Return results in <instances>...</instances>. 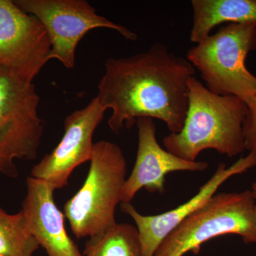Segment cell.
Instances as JSON below:
<instances>
[{
	"label": "cell",
	"mask_w": 256,
	"mask_h": 256,
	"mask_svg": "<svg viewBox=\"0 0 256 256\" xmlns=\"http://www.w3.org/2000/svg\"><path fill=\"white\" fill-rule=\"evenodd\" d=\"M196 69L164 44L124 58H109L98 85L101 105L112 111L109 128L118 134L141 118L160 120L171 133L182 129L188 106V82Z\"/></svg>",
	"instance_id": "obj_1"
},
{
	"label": "cell",
	"mask_w": 256,
	"mask_h": 256,
	"mask_svg": "<svg viewBox=\"0 0 256 256\" xmlns=\"http://www.w3.org/2000/svg\"><path fill=\"white\" fill-rule=\"evenodd\" d=\"M248 106L233 96L216 95L194 76L188 82V106L182 130L163 139L165 149L174 156L196 161L206 150L229 158L246 149L244 124Z\"/></svg>",
	"instance_id": "obj_2"
},
{
	"label": "cell",
	"mask_w": 256,
	"mask_h": 256,
	"mask_svg": "<svg viewBox=\"0 0 256 256\" xmlns=\"http://www.w3.org/2000/svg\"><path fill=\"white\" fill-rule=\"evenodd\" d=\"M127 161L116 143H94L90 168L82 188L64 205L76 238H92L114 226L116 208L122 203Z\"/></svg>",
	"instance_id": "obj_3"
},
{
	"label": "cell",
	"mask_w": 256,
	"mask_h": 256,
	"mask_svg": "<svg viewBox=\"0 0 256 256\" xmlns=\"http://www.w3.org/2000/svg\"><path fill=\"white\" fill-rule=\"evenodd\" d=\"M255 50L256 24H226L190 48L186 60L210 92L235 96L248 106L256 96V76L246 60Z\"/></svg>",
	"instance_id": "obj_4"
},
{
	"label": "cell",
	"mask_w": 256,
	"mask_h": 256,
	"mask_svg": "<svg viewBox=\"0 0 256 256\" xmlns=\"http://www.w3.org/2000/svg\"><path fill=\"white\" fill-rule=\"evenodd\" d=\"M228 234L256 244V205L250 190L216 194L163 240L154 256L196 255L205 242Z\"/></svg>",
	"instance_id": "obj_5"
},
{
	"label": "cell",
	"mask_w": 256,
	"mask_h": 256,
	"mask_svg": "<svg viewBox=\"0 0 256 256\" xmlns=\"http://www.w3.org/2000/svg\"><path fill=\"white\" fill-rule=\"evenodd\" d=\"M33 82L0 68V176H18V160L36 159L43 137Z\"/></svg>",
	"instance_id": "obj_6"
},
{
	"label": "cell",
	"mask_w": 256,
	"mask_h": 256,
	"mask_svg": "<svg viewBox=\"0 0 256 256\" xmlns=\"http://www.w3.org/2000/svg\"><path fill=\"white\" fill-rule=\"evenodd\" d=\"M20 9L34 16L44 26L50 42V60H56L65 68H74L76 50L88 32L97 28H110L130 41H136L134 32L98 15L86 0H16Z\"/></svg>",
	"instance_id": "obj_7"
},
{
	"label": "cell",
	"mask_w": 256,
	"mask_h": 256,
	"mask_svg": "<svg viewBox=\"0 0 256 256\" xmlns=\"http://www.w3.org/2000/svg\"><path fill=\"white\" fill-rule=\"evenodd\" d=\"M52 42L44 26L11 0H0V68L33 82L50 60Z\"/></svg>",
	"instance_id": "obj_8"
},
{
	"label": "cell",
	"mask_w": 256,
	"mask_h": 256,
	"mask_svg": "<svg viewBox=\"0 0 256 256\" xmlns=\"http://www.w3.org/2000/svg\"><path fill=\"white\" fill-rule=\"evenodd\" d=\"M106 110L96 97L84 108L68 114L64 120L63 138L33 166L31 176L47 182L55 190L66 186L74 170L92 159L94 133Z\"/></svg>",
	"instance_id": "obj_9"
},
{
	"label": "cell",
	"mask_w": 256,
	"mask_h": 256,
	"mask_svg": "<svg viewBox=\"0 0 256 256\" xmlns=\"http://www.w3.org/2000/svg\"><path fill=\"white\" fill-rule=\"evenodd\" d=\"M255 166L256 151L249 152L246 156L240 158L228 168L222 163L213 176L188 201L160 214L143 215L131 203H121L122 212L131 217L136 224L142 256H154L163 240L184 220L206 204L224 182Z\"/></svg>",
	"instance_id": "obj_10"
},
{
	"label": "cell",
	"mask_w": 256,
	"mask_h": 256,
	"mask_svg": "<svg viewBox=\"0 0 256 256\" xmlns=\"http://www.w3.org/2000/svg\"><path fill=\"white\" fill-rule=\"evenodd\" d=\"M138 148L132 172L126 180L122 203H130L141 188L150 193L162 194L166 176L174 172H204L208 163L182 159L162 148L156 140L154 120L141 118L136 122Z\"/></svg>",
	"instance_id": "obj_11"
},
{
	"label": "cell",
	"mask_w": 256,
	"mask_h": 256,
	"mask_svg": "<svg viewBox=\"0 0 256 256\" xmlns=\"http://www.w3.org/2000/svg\"><path fill=\"white\" fill-rule=\"evenodd\" d=\"M22 212L26 228L48 256H82L69 237L64 213L54 198L55 188L47 182L28 176Z\"/></svg>",
	"instance_id": "obj_12"
},
{
	"label": "cell",
	"mask_w": 256,
	"mask_h": 256,
	"mask_svg": "<svg viewBox=\"0 0 256 256\" xmlns=\"http://www.w3.org/2000/svg\"><path fill=\"white\" fill-rule=\"evenodd\" d=\"M190 40L200 43L217 26L256 24V0H192Z\"/></svg>",
	"instance_id": "obj_13"
},
{
	"label": "cell",
	"mask_w": 256,
	"mask_h": 256,
	"mask_svg": "<svg viewBox=\"0 0 256 256\" xmlns=\"http://www.w3.org/2000/svg\"><path fill=\"white\" fill-rule=\"evenodd\" d=\"M82 256H142L136 226L117 223L92 237L86 242Z\"/></svg>",
	"instance_id": "obj_14"
},
{
	"label": "cell",
	"mask_w": 256,
	"mask_h": 256,
	"mask_svg": "<svg viewBox=\"0 0 256 256\" xmlns=\"http://www.w3.org/2000/svg\"><path fill=\"white\" fill-rule=\"evenodd\" d=\"M40 247L26 228L22 212L9 214L0 206V256H34Z\"/></svg>",
	"instance_id": "obj_15"
},
{
	"label": "cell",
	"mask_w": 256,
	"mask_h": 256,
	"mask_svg": "<svg viewBox=\"0 0 256 256\" xmlns=\"http://www.w3.org/2000/svg\"><path fill=\"white\" fill-rule=\"evenodd\" d=\"M244 134L246 150L256 151V96L252 104L248 106L244 124Z\"/></svg>",
	"instance_id": "obj_16"
},
{
	"label": "cell",
	"mask_w": 256,
	"mask_h": 256,
	"mask_svg": "<svg viewBox=\"0 0 256 256\" xmlns=\"http://www.w3.org/2000/svg\"><path fill=\"white\" fill-rule=\"evenodd\" d=\"M250 191L252 192V196H254V200H255L256 205V180L255 181H254V182L252 183V188Z\"/></svg>",
	"instance_id": "obj_17"
},
{
	"label": "cell",
	"mask_w": 256,
	"mask_h": 256,
	"mask_svg": "<svg viewBox=\"0 0 256 256\" xmlns=\"http://www.w3.org/2000/svg\"></svg>",
	"instance_id": "obj_18"
}]
</instances>
